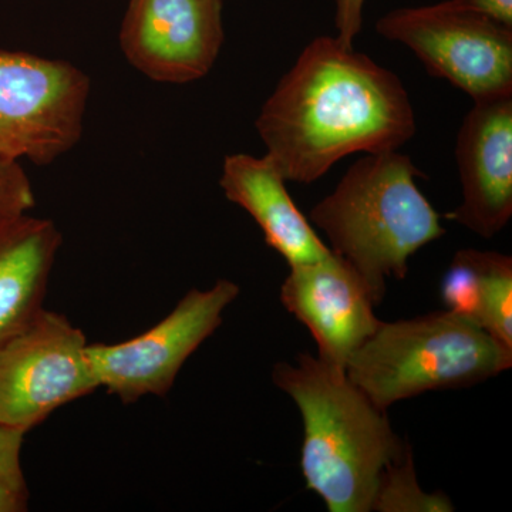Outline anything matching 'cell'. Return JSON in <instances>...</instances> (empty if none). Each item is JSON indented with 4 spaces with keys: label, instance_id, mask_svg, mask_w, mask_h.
Wrapping results in <instances>:
<instances>
[{
    "label": "cell",
    "instance_id": "obj_12",
    "mask_svg": "<svg viewBox=\"0 0 512 512\" xmlns=\"http://www.w3.org/2000/svg\"><path fill=\"white\" fill-rule=\"evenodd\" d=\"M286 180L268 157L232 154L222 165L225 197L254 218L269 247L289 266L319 261L332 249L323 244L285 187Z\"/></svg>",
    "mask_w": 512,
    "mask_h": 512
},
{
    "label": "cell",
    "instance_id": "obj_4",
    "mask_svg": "<svg viewBox=\"0 0 512 512\" xmlns=\"http://www.w3.org/2000/svg\"><path fill=\"white\" fill-rule=\"evenodd\" d=\"M484 329L453 311L382 323L346 366V376L379 409L433 390L463 389L511 369Z\"/></svg>",
    "mask_w": 512,
    "mask_h": 512
},
{
    "label": "cell",
    "instance_id": "obj_16",
    "mask_svg": "<svg viewBox=\"0 0 512 512\" xmlns=\"http://www.w3.org/2000/svg\"><path fill=\"white\" fill-rule=\"evenodd\" d=\"M25 436V430L0 424V512L29 510L28 481L20 461Z\"/></svg>",
    "mask_w": 512,
    "mask_h": 512
},
{
    "label": "cell",
    "instance_id": "obj_14",
    "mask_svg": "<svg viewBox=\"0 0 512 512\" xmlns=\"http://www.w3.org/2000/svg\"><path fill=\"white\" fill-rule=\"evenodd\" d=\"M448 311L458 313L512 353V258L477 249L454 255L441 282Z\"/></svg>",
    "mask_w": 512,
    "mask_h": 512
},
{
    "label": "cell",
    "instance_id": "obj_9",
    "mask_svg": "<svg viewBox=\"0 0 512 512\" xmlns=\"http://www.w3.org/2000/svg\"><path fill=\"white\" fill-rule=\"evenodd\" d=\"M222 0H130L120 30L127 62L158 83L207 76L224 45Z\"/></svg>",
    "mask_w": 512,
    "mask_h": 512
},
{
    "label": "cell",
    "instance_id": "obj_13",
    "mask_svg": "<svg viewBox=\"0 0 512 512\" xmlns=\"http://www.w3.org/2000/svg\"><path fill=\"white\" fill-rule=\"evenodd\" d=\"M62 234L55 222L25 214L0 225V346L43 309Z\"/></svg>",
    "mask_w": 512,
    "mask_h": 512
},
{
    "label": "cell",
    "instance_id": "obj_10",
    "mask_svg": "<svg viewBox=\"0 0 512 512\" xmlns=\"http://www.w3.org/2000/svg\"><path fill=\"white\" fill-rule=\"evenodd\" d=\"M279 298L311 332L320 362L338 372L346 373L349 360L383 323L365 279L335 252L291 266Z\"/></svg>",
    "mask_w": 512,
    "mask_h": 512
},
{
    "label": "cell",
    "instance_id": "obj_2",
    "mask_svg": "<svg viewBox=\"0 0 512 512\" xmlns=\"http://www.w3.org/2000/svg\"><path fill=\"white\" fill-rule=\"evenodd\" d=\"M275 386L298 406L303 421L301 470L306 488L329 512H372L384 470L407 443L346 373L302 353L296 365L276 363Z\"/></svg>",
    "mask_w": 512,
    "mask_h": 512
},
{
    "label": "cell",
    "instance_id": "obj_19",
    "mask_svg": "<svg viewBox=\"0 0 512 512\" xmlns=\"http://www.w3.org/2000/svg\"><path fill=\"white\" fill-rule=\"evenodd\" d=\"M461 8L474 10L481 15L512 26V0H453Z\"/></svg>",
    "mask_w": 512,
    "mask_h": 512
},
{
    "label": "cell",
    "instance_id": "obj_3",
    "mask_svg": "<svg viewBox=\"0 0 512 512\" xmlns=\"http://www.w3.org/2000/svg\"><path fill=\"white\" fill-rule=\"evenodd\" d=\"M419 177V168L397 150L366 154L312 208L313 224L332 252L362 275L375 305L383 301L387 279L406 278L410 256L446 234L439 212L417 187Z\"/></svg>",
    "mask_w": 512,
    "mask_h": 512
},
{
    "label": "cell",
    "instance_id": "obj_7",
    "mask_svg": "<svg viewBox=\"0 0 512 512\" xmlns=\"http://www.w3.org/2000/svg\"><path fill=\"white\" fill-rule=\"evenodd\" d=\"M86 336L43 308L0 346V424L28 431L60 407L100 389Z\"/></svg>",
    "mask_w": 512,
    "mask_h": 512
},
{
    "label": "cell",
    "instance_id": "obj_11",
    "mask_svg": "<svg viewBox=\"0 0 512 512\" xmlns=\"http://www.w3.org/2000/svg\"><path fill=\"white\" fill-rule=\"evenodd\" d=\"M463 202L446 215L483 238L512 217V96L474 101L457 136Z\"/></svg>",
    "mask_w": 512,
    "mask_h": 512
},
{
    "label": "cell",
    "instance_id": "obj_17",
    "mask_svg": "<svg viewBox=\"0 0 512 512\" xmlns=\"http://www.w3.org/2000/svg\"><path fill=\"white\" fill-rule=\"evenodd\" d=\"M32 184L19 161L0 157V225L35 207Z\"/></svg>",
    "mask_w": 512,
    "mask_h": 512
},
{
    "label": "cell",
    "instance_id": "obj_1",
    "mask_svg": "<svg viewBox=\"0 0 512 512\" xmlns=\"http://www.w3.org/2000/svg\"><path fill=\"white\" fill-rule=\"evenodd\" d=\"M256 130L286 181L311 184L342 158L399 150L416 134L402 80L338 37L320 36L282 77Z\"/></svg>",
    "mask_w": 512,
    "mask_h": 512
},
{
    "label": "cell",
    "instance_id": "obj_18",
    "mask_svg": "<svg viewBox=\"0 0 512 512\" xmlns=\"http://www.w3.org/2000/svg\"><path fill=\"white\" fill-rule=\"evenodd\" d=\"M366 0H335V25L338 40L346 47H353V40L363 25V6Z\"/></svg>",
    "mask_w": 512,
    "mask_h": 512
},
{
    "label": "cell",
    "instance_id": "obj_5",
    "mask_svg": "<svg viewBox=\"0 0 512 512\" xmlns=\"http://www.w3.org/2000/svg\"><path fill=\"white\" fill-rule=\"evenodd\" d=\"M376 30L409 47L427 72L473 101L512 96V26L447 0L392 10Z\"/></svg>",
    "mask_w": 512,
    "mask_h": 512
},
{
    "label": "cell",
    "instance_id": "obj_6",
    "mask_svg": "<svg viewBox=\"0 0 512 512\" xmlns=\"http://www.w3.org/2000/svg\"><path fill=\"white\" fill-rule=\"evenodd\" d=\"M90 79L64 60L0 50V157L52 164L83 134Z\"/></svg>",
    "mask_w": 512,
    "mask_h": 512
},
{
    "label": "cell",
    "instance_id": "obj_15",
    "mask_svg": "<svg viewBox=\"0 0 512 512\" xmlns=\"http://www.w3.org/2000/svg\"><path fill=\"white\" fill-rule=\"evenodd\" d=\"M373 511L450 512L454 505L444 493H424L417 481L412 447L407 444L403 456L384 470Z\"/></svg>",
    "mask_w": 512,
    "mask_h": 512
},
{
    "label": "cell",
    "instance_id": "obj_8",
    "mask_svg": "<svg viewBox=\"0 0 512 512\" xmlns=\"http://www.w3.org/2000/svg\"><path fill=\"white\" fill-rule=\"evenodd\" d=\"M239 291L235 282L218 279L205 291L191 289L161 322L136 338L87 346L100 387L124 404L167 396L192 353L220 328Z\"/></svg>",
    "mask_w": 512,
    "mask_h": 512
}]
</instances>
